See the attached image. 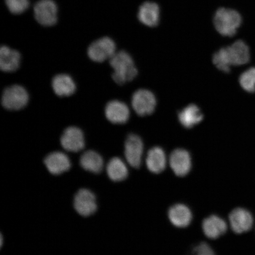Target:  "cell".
I'll return each instance as SVG.
<instances>
[{
	"instance_id": "7c38bea8",
	"label": "cell",
	"mask_w": 255,
	"mask_h": 255,
	"mask_svg": "<svg viewBox=\"0 0 255 255\" xmlns=\"http://www.w3.org/2000/svg\"><path fill=\"white\" fill-rule=\"evenodd\" d=\"M105 117L111 123L123 124L127 122L129 118V110L123 102L114 100L108 103L105 110Z\"/></svg>"
},
{
	"instance_id": "ac0fdd59",
	"label": "cell",
	"mask_w": 255,
	"mask_h": 255,
	"mask_svg": "<svg viewBox=\"0 0 255 255\" xmlns=\"http://www.w3.org/2000/svg\"><path fill=\"white\" fill-rule=\"evenodd\" d=\"M202 228L207 237L216 238L225 234L227 231L228 225L221 217L212 215L203 220Z\"/></svg>"
},
{
	"instance_id": "6da1fadb",
	"label": "cell",
	"mask_w": 255,
	"mask_h": 255,
	"mask_svg": "<svg viewBox=\"0 0 255 255\" xmlns=\"http://www.w3.org/2000/svg\"><path fill=\"white\" fill-rule=\"evenodd\" d=\"M250 50L246 43L238 40L217 52L213 57V62L220 71L228 73L231 66L245 65L250 62Z\"/></svg>"
},
{
	"instance_id": "52a82bcc",
	"label": "cell",
	"mask_w": 255,
	"mask_h": 255,
	"mask_svg": "<svg viewBox=\"0 0 255 255\" xmlns=\"http://www.w3.org/2000/svg\"><path fill=\"white\" fill-rule=\"evenodd\" d=\"M157 101L154 94L146 89H139L133 94L132 106L139 116H149L154 113Z\"/></svg>"
},
{
	"instance_id": "ba28073f",
	"label": "cell",
	"mask_w": 255,
	"mask_h": 255,
	"mask_svg": "<svg viewBox=\"0 0 255 255\" xmlns=\"http://www.w3.org/2000/svg\"><path fill=\"white\" fill-rule=\"evenodd\" d=\"M73 206L76 211L81 216L94 214L98 207L95 194L87 189H80L75 194Z\"/></svg>"
},
{
	"instance_id": "2e32d148",
	"label": "cell",
	"mask_w": 255,
	"mask_h": 255,
	"mask_svg": "<svg viewBox=\"0 0 255 255\" xmlns=\"http://www.w3.org/2000/svg\"><path fill=\"white\" fill-rule=\"evenodd\" d=\"M21 56L18 51L3 46L0 49V68L3 72H12L20 66Z\"/></svg>"
},
{
	"instance_id": "30bf717a",
	"label": "cell",
	"mask_w": 255,
	"mask_h": 255,
	"mask_svg": "<svg viewBox=\"0 0 255 255\" xmlns=\"http://www.w3.org/2000/svg\"><path fill=\"white\" fill-rule=\"evenodd\" d=\"M143 145L142 139L137 135L129 134L125 142V157L130 165L138 168L141 164Z\"/></svg>"
},
{
	"instance_id": "7402d4cb",
	"label": "cell",
	"mask_w": 255,
	"mask_h": 255,
	"mask_svg": "<svg viewBox=\"0 0 255 255\" xmlns=\"http://www.w3.org/2000/svg\"><path fill=\"white\" fill-rule=\"evenodd\" d=\"M80 164L85 170L94 173H100L104 168V159L97 151L88 150L80 158Z\"/></svg>"
},
{
	"instance_id": "9a60e30c",
	"label": "cell",
	"mask_w": 255,
	"mask_h": 255,
	"mask_svg": "<svg viewBox=\"0 0 255 255\" xmlns=\"http://www.w3.org/2000/svg\"><path fill=\"white\" fill-rule=\"evenodd\" d=\"M160 9L155 2L146 1L140 6L138 12V20L148 27H155L159 23Z\"/></svg>"
},
{
	"instance_id": "484cf974",
	"label": "cell",
	"mask_w": 255,
	"mask_h": 255,
	"mask_svg": "<svg viewBox=\"0 0 255 255\" xmlns=\"http://www.w3.org/2000/svg\"><path fill=\"white\" fill-rule=\"evenodd\" d=\"M194 255H216L214 251L210 245L205 242H202L194 247Z\"/></svg>"
},
{
	"instance_id": "7a4b0ae2",
	"label": "cell",
	"mask_w": 255,
	"mask_h": 255,
	"mask_svg": "<svg viewBox=\"0 0 255 255\" xmlns=\"http://www.w3.org/2000/svg\"><path fill=\"white\" fill-rule=\"evenodd\" d=\"M110 65L114 70L112 77L119 85L132 81L138 74L132 57L126 51H120L110 60Z\"/></svg>"
},
{
	"instance_id": "5b68a950",
	"label": "cell",
	"mask_w": 255,
	"mask_h": 255,
	"mask_svg": "<svg viewBox=\"0 0 255 255\" xmlns=\"http://www.w3.org/2000/svg\"><path fill=\"white\" fill-rule=\"evenodd\" d=\"M116 44L108 37H104L92 42L88 49V55L96 62L110 60L116 53Z\"/></svg>"
},
{
	"instance_id": "277c9868",
	"label": "cell",
	"mask_w": 255,
	"mask_h": 255,
	"mask_svg": "<svg viewBox=\"0 0 255 255\" xmlns=\"http://www.w3.org/2000/svg\"><path fill=\"white\" fill-rule=\"evenodd\" d=\"M29 97L27 92L20 85H12L3 92L1 103L3 107L9 111L23 109L28 104Z\"/></svg>"
},
{
	"instance_id": "3957f363",
	"label": "cell",
	"mask_w": 255,
	"mask_h": 255,
	"mask_svg": "<svg viewBox=\"0 0 255 255\" xmlns=\"http://www.w3.org/2000/svg\"><path fill=\"white\" fill-rule=\"evenodd\" d=\"M213 23L219 34L223 36L232 37L241 26L242 17L235 9L220 8L216 12Z\"/></svg>"
},
{
	"instance_id": "5bb4252c",
	"label": "cell",
	"mask_w": 255,
	"mask_h": 255,
	"mask_svg": "<svg viewBox=\"0 0 255 255\" xmlns=\"http://www.w3.org/2000/svg\"><path fill=\"white\" fill-rule=\"evenodd\" d=\"M170 164L175 174L184 175L189 173L191 167V158L189 151L177 148L171 153Z\"/></svg>"
},
{
	"instance_id": "8992f818",
	"label": "cell",
	"mask_w": 255,
	"mask_h": 255,
	"mask_svg": "<svg viewBox=\"0 0 255 255\" xmlns=\"http://www.w3.org/2000/svg\"><path fill=\"white\" fill-rule=\"evenodd\" d=\"M58 8L53 0H39L34 5V15L37 23L51 27L56 24Z\"/></svg>"
},
{
	"instance_id": "44dd1931",
	"label": "cell",
	"mask_w": 255,
	"mask_h": 255,
	"mask_svg": "<svg viewBox=\"0 0 255 255\" xmlns=\"http://www.w3.org/2000/svg\"><path fill=\"white\" fill-rule=\"evenodd\" d=\"M178 120L184 127L191 128L203 120V115L197 105L191 104L180 112Z\"/></svg>"
},
{
	"instance_id": "8fae6325",
	"label": "cell",
	"mask_w": 255,
	"mask_h": 255,
	"mask_svg": "<svg viewBox=\"0 0 255 255\" xmlns=\"http://www.w3.org/2000/svg\"><path fill=\"white\" fill-rule=\"evenodd\" d=\"M229 219L232 230L237 234L247 232L253 228V216L246 209L235 208L229 214Z\"/></svg>"
},
{
	"instance_id": "cb8c5ba5",
	"label": "cell",
	"mask_w": 255,
	"mask_h": 255,
	"mask_svg": "<svg viewBox=\"0 0 255 255\" xmlns=\"http://www.w3.org/2000/svg\"><path fill=\"white\" fill-rule=\"evenodd\" d=\"M239 83L242 88L249 93L255 92V68H251L244 72L239 78Z\"/></svg>"
},
{
	"instance_id": "4fadbf2b",
	"label": "cell",
	"mask_w": 255,
	"mask_h": 255,
	"mask_svg": "<svg viewBox=\"0 0 255 255\" xmlns=\"http://www.w3.org/2000/svg\"><path fill=\"white\" fill-rule=\"evenodd\" d=\"M47 170L51 174L58 175L69 170L71 162L68 155L61 151H54L44 159Z\"/></svg>"
},
{
	"instance_id": "4316f807",
	"label": "cell",
	"mask_w": 255,
	"mask_h": 255,
	"mask_svg": "<svg viewBox=\"0 0 255 255\" xmlns=\"http://www.w3.org/2000/svg\"><path fill=\"white\" fill-rule=\"evenodd\" d=\"M2 235H1V245L2 244Z\"/></svg>"
},
{
	"instance_id": "e0dca14e",
	"label": "cell",
	"mask_w": 255,
	"mask_h": 255,
	"mask_svg": "<svg viewBox=\"0 0 255 255\" xmlns=\"http://www.w3.org/2000/svg\"><path fill=\"white\" fill-rule=\"evenodd\" d=\"M168 216L170 221L178 227H184L189 224L192 213L189 207L183 203H176L168 209Z\"/></svg>"
},
{
	"instance_id": "9c48e42d",
	"label": "cell",
	"mask_w": 255,
	"mask_h": 255,
	"mask_svg": "<svg viewBox=\"0 0 255 255\" xmlns=\"http://www.w3.org/2000/svg\"><path fill=\"white\" fill-rule=\"evenodd\" d=\"M60 143L65 150L77 152L85 147V142L82 130L76 127H70L64 130Z\"/></svg>"
},
{
	"instance_id": "603a6c76",
	"label": "cell",
	"mask_w": 255,
	"mask_h": 255,
	"mask_svg": "<svg viewBox=\"0 0 255 255\" xmlns=\"http://www.w3.org/2000/svg\"><path fill=\"white\" fill-rule=\"evenodd\" d=\"M107 173L110 179L119 181L126 179L128 170L125 162L120 157L111 158L107 165Z\"/></svg>"
},
{
	"instance_id": "d4e9b609",
	"label": "cell",
	"mask_w": 255,
	"mask_h": 255,
	"mask_svg": "<svg viewBox=\"0 0 255 255\" xmlns=\"http://www.w3.org/2000/svg\"><path fill=\"white\" fill-rule=\"evenodd\" d=\"M6 6L13 14H23L29 7V0H5Z\"/></svg>"
},
{
	"instance_id": "d6986e66",
	"label": "cell",
	"mask_w": 255,
	"mask_h": 255,
	"mask_svg": "<svg viewBox=\"0 0 255 255\" xmlns=\"http://www.w3.org/2000/svg\"><path fill=\"white\" fill-rule=\"evenodd\" d=\"M52 88L60 97L71 96L76 91V84L71 76L66 74L57 75L52 80Z\"/></svg>"
},
{
	"instance_id": "ffe728a7",
	"label": "cell",
	"mask_w": 255,
	"mask_h": 255,
	"mask_svg": "<svg viewBox=\"0 0 255 255\" xmlns=\"http://www.w3.org/2000/svg\"><path fill=\"white\" fill-rule=\"evenodd\" d=\"M167 164L165 152L159 146H154L148 151L146 158V164L149 170L158 173L164 170Z\"/></svg>"
}]
</instances>
